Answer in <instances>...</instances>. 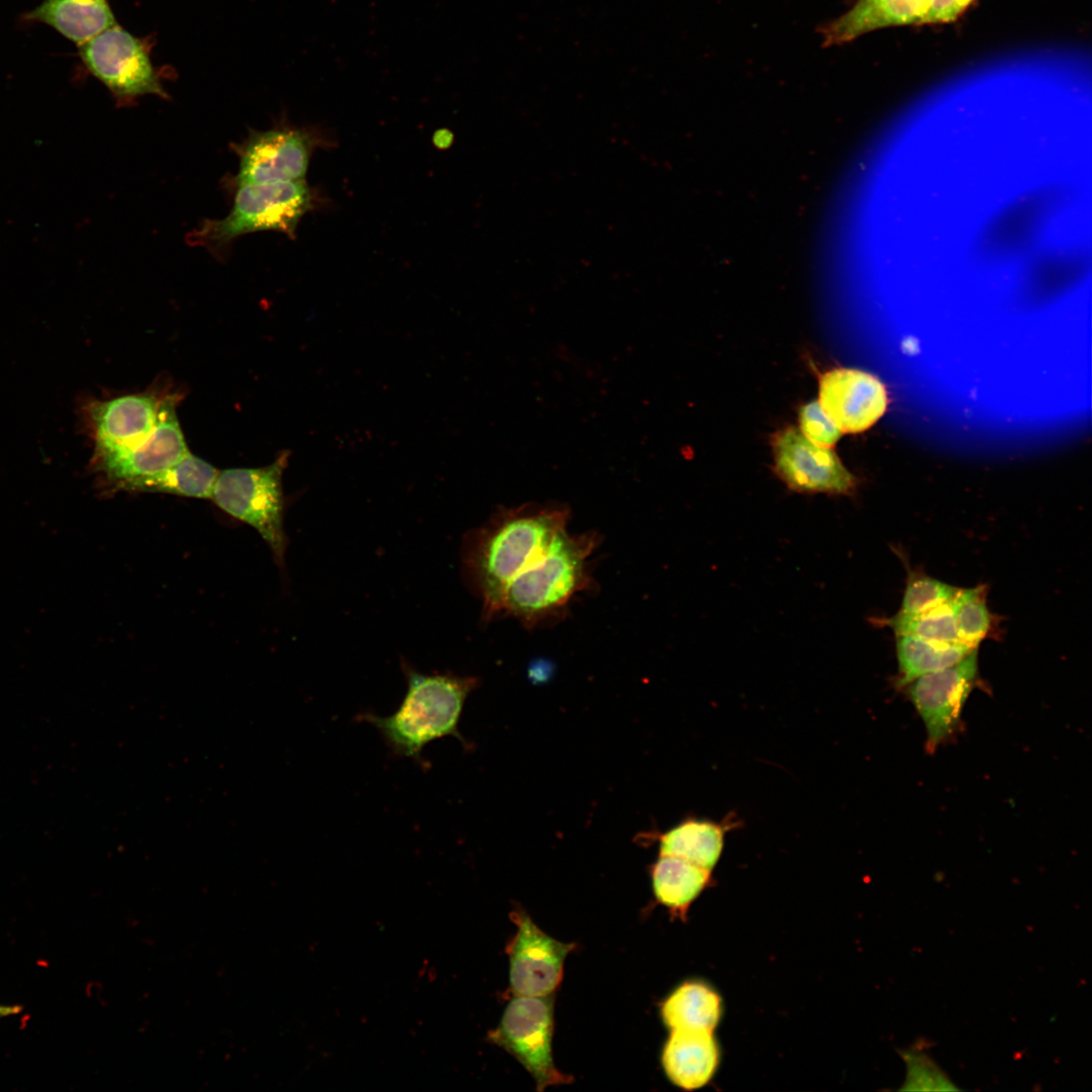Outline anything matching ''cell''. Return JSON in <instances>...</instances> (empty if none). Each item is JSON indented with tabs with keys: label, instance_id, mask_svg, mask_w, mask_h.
<instances>
[{
	"label": "cell",
	"instance_id": "83f0119b",
	"mask_svg": "<svg viewBox=\"0 0 1092 1092\" xmlns=\"http://www.w3.org/2000/svg\"><path fill=\"white\" fill-rule=\"evenodd\" d=\"M974 0H930L921 24L945 23L957 19Z\"/></svg>",
	"mask_w": 1092,
	"mask_h": 1092
},
{
	"label": "cell",
	"instance_id": "5b68a950",
	"mask_svg": "<svg viewBox=\"0 0 1092 1092\" xmlns=\"http://www.w3.org/2000/svg\"><path fill=\"white\" fill-rule=\"evenodd\" d=\"M287 459L288 454L282 453L264 467L219 471L210 497L225 513L256 529L280 566L287 545L282 487Z\"/></svg>",
	"mask_w": 1092,
	"mask_h": 1092
},
{
	"label": "cell",
	"instance_id": "484cf974",
	"mask_svg": "<svg viewBox=\"0 0 1092 1092\" xmlns=\"http://www.w3.org/2000/svg\"><path fill=\"white\" fill-rule=\"evenodd\" d=\"M904 1059L907 1065L906 1090H953L957 1089L949 1079L924 1054L906 1051Z\"/></svg>",
	"mask_w": 1092,
	"mask_h": 1092
},
{
	"label": "cell",
	"instance_id": "603a6c76",
	"mask_svg": "<svg viewBox=\"0 0 1092 1092\" xmlns=\"http://www.w3.org/2000/svg\"><path fill=\"white\" fill-rule=\"evenodd\" d=\"M956 630L959 642L978 648L993 630L994 618L987 606L984 584L960 588L953 598Z\"/></svg>",
	"mask_w": 1092,
	"mask_h": 1092
},
{
	"label": "cell",
	"instance_id": "ffe728a7",
	"mask_svg": "<svg viewBox=\"0 0 1092 1092\" xmlns=\"http://www.w3.org/2000/svg\"><path fill=\"white\" fill-rule=\"evenodd\" d=\"M653 893L674 912L685 911L710 881L711 871L680 857L659 854L650 868Z\"/></svg>",
	"mask_w": 1092,
	"mask_h": 1092
},
{
	"label": "cell",
	"instance_id": "3957f363",
	"mask_svg": "<svg viewBox=\"0 0 1092 1092\" xmlns=\"http://www.w3.org/2000/svg\"><path fill=\"white\" fill-rule=\"evenodd\" d=\"M598 545L599 535L593 532L559 533L507 586L498 617H513L526 628L564 617L573 599L595 585L590 558Z\"/></svg>",
	"mask_w": 1092,
	"mask_h": 1092
},
{
	"label": "cell",
	"instance_id": "277c9868",
	"mask_svg": "<svg viewBox=\"0 0 1092 1092\" xmlns=\"http://www.w3.org/2000/svg\"><path fill=\"white\" fill-rule=\"evenodd\" d=\"M233 190L226 216L204 219L186 235L188 245L201 247L216 259H225L235 241L251 233L275 231L293 237L311 205L304 179L244 184Z\"/></svg>",
	"mask_w": 1092,
	"mask_h": 1092
},
{
	"label": "cell",
	"instance_id": "e0dca14e",
	"mask_svg": "<svg viewBox=\"0 0 1092 1092\" xmlns=\"http://www.w3.org/2000/svg\"><path fill=\"white\" fill-rule=\"evenodd\" d=\"M25 18L54 27L78 46L117 24L107 0H44Z\"/></svg>",
	"mask_w": 1092,
	"mask_h": 1092
},
{
	"label": "cell",
	"instance_id": "d4e9b609",
	"mask_svg": "<svg viewBox=\"0 0 1092 1092\" xmlns=\"http://www.w3.org/2000/svg\"><path fill=\"white\" fill-rule=\"evenodd\" d=\"M959 587L921 572H908L900 613L918 614L950 602Z\"/></svg>",
	"mask_w": 1092,
	"mask_h": 1092
},
{
	"label": "cell",
	"instance_id": "8992f818",
	"mask_svg": "<svg viewBox=\"0 0 1092 1092\" xmlns=\"http://www.w3.org/2000/svg\"><path fill=\"white\" fill-rule=\"evenodd\" d=\"M553 997L514 995L499 1024L488 1034L494 1044L513 1055L531 1074L538 1091L572 1081L552 1057Z\"/></svg>",
	"mask_w": 1092,
	"mask_h": 1092
},
{
	"label": "cell",
	"instance_id": "44dd1931",
	"mask_svg": "<svg viewBox=\"0 0 1092 1092\" xmlns=\"http://www.w3.org/2000/svg\"><path fill=\"white\" fill-rule=\"evenodd\" d=\"M721 1016L718 994L702 982H686L662 1003L661 1017L670 1029L713 1031Z\"/></svg>",
	"mask_w": 1092,
	"mask_h": 1092
},
{
	"label": "cell",
	"instance_id": "ba28073f",
	"mask_svg": "<svg viewBox=\"0 0 1092 1092\" xmlns=\"http://www.w3.org/2000/svg\"><path fill=\"white\" fill-rule=\"evenodd\" d=\"M978 675L976 648L957 663L923 674L904 687L924 723L929 751L954 733L964 704L976 686Z\"/></svg>",
	"mask_w": 1092,
	"mask_h": 1092
},
{
	"label": "cell",
	"instance_id": "8fae6325",
	"mask_svg": "<svg viewBox=\"0 0 1092 1092\" xmlns=\"http://www.w3.org/2000/svg\"><path fill=\"white\" fill-rule=\"evenodd\" d=\"M774 452L778 476L794 491L850 494L857 485L830 448L813 444L795 428L775 437Z\"/></svg>",
	"mask_w": 1092,
	"mask_h": 1092
},
{
	"label": "cell",
	"instance_id": "ac0fdd59",
	"mask_svg": "<svg viewBox=\"0 0 1092 1092\" xmlns=\"http://www.w3.org/2000/svg\"><path fill=\"white\" fill-rule=\"evenodd\" d=\"M726 825L688 818L656 835L659 854L680 857L712 871L722 853Z\"/></svg>",
	"mask_w": 1092,
	"mask_h": 1092
},
{
	"label": "cell",
	"instance_id": "4fadbf2b",
	"mask_svg": "<svg viewBox=\"0 0 1092 1092\" xmlns=\"http://www.w3.org/2000/svg\"><path fill=\"white\" fill-rule=\"evenodd\" d=\"M168 396L144 392L90 403L87 414L95 445L93 460L144 442L156 428Z\"/></svg>",
	"mask_w": 1092,
	"mask_h": 1092
},
{
	"label": "cell",
	"instance_id": "7c38bea8",
	"mask_svg": "<svg viewBox=\"0 0 1092 1092\" xmlns=\"http://www.w3.org/2000/svg\"><path fill=\"white\" fill-rule=\"evenodd\" d=\"M176 397L169 395L151 435L124 452L93 460L95 471L111 489L157 474L178 462L189 449L176 414Z\"/></svg>",
	"mask_w": 1092,
	"mask_h": 1092
},
{
	"label": "cell",
	"instance_id": "7402d4cb",
	"mask_svg": "<svg viewBox=\"0 0 1092 1092\" xmlns=\"http://www.w3.org/2000/svg\"><path fill=\"white\" fill-rule=\"evenodd\" d=\"M963 643H940L928 641L913 635H896V655L898 660V688H904L913 679L948 667L972 650Z\"/></svg>",
	"mask_w": 1092,
	"mask_h": 1092
},
{
	"label": "cell",
	"instance_id": "6da1fadb",
	"mask_svg": "<svg viewBox=\"0 0 1092 1092\" xmlns=\"http://www.w3.org/2000/svg\"><path fill=\"white\" fill-rule=\"evenodd\" d=\"M569 510L560 504L502 508L470 530L461 546V573L481 602L483 621L498 617L510 582L567 529Z\"/></svg>",
	"mask_w": 1092,
	"mask_h": 1092
},
{
	"label": "cell",
	"instance_id": "7a4b0ae2",
	"mask_svg": "<svg viewBox=\"0 0 1092 1092\" xmlns=\"http://www.w3.org/2000/svg\"><path fill=\"white\" fill-rule=\"evenodd\" d=\"M407 682L406 693L397 710L382 717L364 713L361 719L373 725L391 754L423 763L424 747L430 742L452 736L464 746L468 743L459 731V722L468 696L478 686V678L452 672L425 674L407 662H401Z\"/></svg>",
	"mask_w": 1092,
	"mask_h": 1092
},
{
	"label": "cell",
	"instance_id": "9c48e42d",
	"mask_svg": "<svg viewBox=\"0 0 1092 1092\" xmlns=\"http://www.w3.org/2000/svg\"><path fill=\"white\" fill-rule=\"evenodd\" d=\"M239 157L238 173L230 186L294 181L304 178L311 153V139L299 128L280 126L250 130L233 146Z\"/></svg>",
	"mask_w": 1092,
	"mask_h": 1092
},
{
	"label": "cell",
	"instance_id": "5bb4252c",
	"mask_svg": "<svg viewBox=\"0 0 1092 1092\" xmlns=\"http://www.w3.org/2000/svg\"><path fill=\"white\" fill-rule=\"evenodd\" d=\"M819 404L842 433H858L884 415L888 396L884 384L876 376L839 368L822 375Z\"/></svg>",
	"mask_w": 1092,
	"mask_h": 1092
},
{
	"label": "cell",
	"instance_id": "f1b7e54d",
	"mask_svg": "<svg viewBox=\"0 0 1092 1092\" xmlns=\"http://www.w3.org/2000/svg\"><path fill=\"white\" fill-rule=\"evenodd\" d=\"M22 1011L20 1005H0V1019L6 1016H11Z\"/></svg>",
	"mask_w": 1092,
	"mask_h": 1092
},
{
	"label": "cell",
	"instance_id": "cb8c5ba5",
	"mask_svg": "<svg viewBox=\"0 0 1092 1092\" xmlns=\"http://www.w3.org/2000/svg\"><path fill=\"white\" fill-rule=\"evenodd\" d=\"M883 623L890 627L895 635L908 634L940 643L959 642L956 630L953 599L948 603L918 614L898 612Z\"/></svg>",
	"mask_w": 1092,
	"mask_h": 1092
},
{
	"label": "cell",
	"instance_id": "4316f807",
	"mask_svg": "<svg viewBox=\"0 0 1092 1092\" xmlns=\"http://www.w3.org/2000/svg\"><path fill=\"white\" fill-rule=\"evenodd\" d=\"M802 434L813 444L830 448L841 436V431L824 413L819 402L804 405L800 412Z\"/></svg>",
	"mask_w": 1092,
	"mask_h": 1092
},
{
	"label": "cell",
	"instance_id": "9a60e30c",
	"mask_svg": "<svg viewBox=\"0 0 1092 1092\" xmlns=\"http://www.w3.org/2000/svg\"><path fill=\"white\" fill-rule=\"evenodd\" d=\"M930 0H856L821 30L825 46L849 42L880 28L921 24Z\"/></svg>",
	"mask_w": 1092,
	"mask_h": 1092
},
{
	"label": "cell",
	"instance_id": "30bf717a",
	"mask_svg": "<svg viewBox=\"0 0 1092 1092\" xmlns=\"http://www.w3.org/2000/svg\"><path fill=\"white\" fill-rule=\"evenodd\" d=\"M517 931L507 946L510 987L514 995H551L560 984L563 964L574 943L561 942L541 930L521 909L512 913Z\"/></svg>",
	"mask_w": 1092,
	"mask_h": 1092
},
{
	"label": "cell",
	"instance_id": "d6986e66",
	"mask_svg": "<svg viewBox=\"0 0 1092 1092\" xmlns=\"http://www.w3.org/2000/svg\"><path fill=\"white\" fill-rule=\"evenodd\" d=\"M218 470L189 451L169 468L126 483L122 490L209 498Z\"/></svg>",
	"mask_w": 1092,
	"mask_h": 1092
},
{
	"label": "cell",
	"instance_id": "52a82bcc",
	"mask_svg": "<svg viewBox=\"0 0 1092 1092\" xmlns=\"http://www.w3.org/2000/svg\"><path fill=\"white\" fill-rule=\"evenodd\" d=\"M89 70L120 103L145 95L168 98L144 43L115 24L79 46Z\"/></svg>",
	"mask_w": 1092,
	"mask_h": 1092
},
{
	"label": "cell",
	"instance_id": "2e32d148",
	"mask_svg": "<svg viewBox=\"0 0 1092 1092\" xmlns=\"http://www.w3.org/2000/svg\"><path fill=\"white\" fill-rule=\"evenodd\" d=\"M661 1060L669 1080L692 1090L711 1080L719 1063V1050L712 1031L674 1029L665 1042Z\"/></svg>",
	"mask_w": 1092,
	"mask_h": 1092
}]
</instances>
